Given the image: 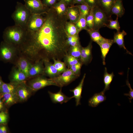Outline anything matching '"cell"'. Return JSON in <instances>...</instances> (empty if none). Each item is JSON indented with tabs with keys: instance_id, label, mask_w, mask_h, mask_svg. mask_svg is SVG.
I'll use <instances>...</instances> for the list:
<instances>
[{
	"instance_id": "obj_1",
	"label": "cell",
	"mask_w": 133,
	"mask_h": 133,
	"mask_svg": "<svg viewBox=\"0 0 133 133\" xmlns=\"http://www.w3.org/2000/svg\"><path fill=\"white\" fill-rule=\"evenodd\" d=\"M45 15V21L39 29L32 32L27 31L23 48L36 60H61L68 53L70 47L67 43L65 29L68 19L66 15H58L52 7Z\"/></svg>"
},
{
	"instance_id": "obj_2",
	"label": "cell",
	"mask_w": 133,
	"mask_h": 133,
	"mask_svg": "<svg viewBox=\"0 0 133 133\" xmlns=\"http://www.w3.org/2000/svg\"><path fill=\"white\" fill-rule=\"evenodd\" d=\"M27 30L19 26L15 25L7 27L3 34L4 41L15 46L21 45L26 39Z\"/></svg>"
},
{
	"instance_id": "obj_3",
	"label": "cell",
	"mask_w": 133,
	"mask_h": 133,
	"mask_svg": "<svg viewBox=\"0 0 133 133\" xmlns=\"http://www.w3.org/2000/svg\"><path fill=\"white\" fill-rule=\"evenodd\" d=\"M32 14L25 4L17 2L15 9L11 17L15 25L26 29L27 25Z\"/></svg>"
},
{
	"instance_id": "obj_4",
	"label": "cell",
	"mask_w": 133,
	"mask_h": 133,
	"mask_svg": "<svg viewBox=\"0 0 133 133\" xmlns=\"http://www.w3.org/2000/svg\"><path fill=\"white\" fill-rule=\"evenodd\" d=\"M44 75L35 77L29 82L28 86L32 92H35L46 87L57 85L51 78H47Z\"/></svg>"
},
{
	"instance_id": "obj_5",
	"label": "cell",
	"mask_w": 133,
	"mask_h": 133,
	"mask_svg": "<svg viewBox=\"0 0 133 133\" xmlns=\"http://www.w3.org/2000/svg\"><path fill=\"white\" fill-rule=\"evenodd\" d=\"M94 17L93 29L99 30L103 27L106 26L109 19L108 14L104 11L99 6L93 9Z\"/></svg>"
},
{
	"instance_id": "obj_6",
	"label": "cell",
	"mask_w": 133,
	"mask_h": 133,
	"mask_svg": "<svg viewBox=\"0 0 133 133\" xmlns=\"http://www.w3.org/2000/svg\"><path fill=\"white\" fill-rule=\"evenodd\" d=\"M78 77L70 68H67L59 76L52 79L57 86L62 88L68 85Z\"/></svg>"
},
{
	"instance_id": "obj_7",
	"label": "cell",
	"mask_w": 133,
	"mask_h": 133,
	"mask_svg": "<svg viewBox=\"0 0 133 133\" xmlns=\"http://www.w3.org/2000/svg\"><path fill=\"white\" fill-rule=\"evenodd\" d=\"M23 0L25 6L32 14H45L50 8L44 5L41 0Z\"/></svg>"
},
{
	"instance_id": "obj_8",
	"label": "cell",
	"mask_w": 133,
	"mask_h": 133,
	"mask_svg": "<svg viewBox=\"0 0 133 133\" xmlns=\"http://www.w3.org/2000/svg\"><path fill=\"white\" fill-rule=\"evenodd\" d=\"M44 14H32L26 26L27 30L32 32L39 29L43 25L45 20V16L44 17L43 16Z\"/></svg>"
},
{
	"instance_id": "obj_9",
	"label": "cell",
	"mask_w": 133,
	"mask_h": 133,
	"mask_svg": "<svg viewBox=\"0 0 133 133\" xmlns=\"http://www.w3.org/2000/svg\"><path fill=\"white\" fill-rule=\"evenodd\" d=\"M16 46L2 42L0 45V58L3 61H8L12 58Z\"/></svg>"
},
{
	"instance_id": "obj_10",
	"label": "cell",
	"mask_w": 133,
	"mask_h": 133,
	"mask_svg": "<svg viewBox=\"0 0 133 133\" xmlns=\"http://www.w3.org/2000/svg\"><path fill=\"white\" fill-rule=\"evenodd\" d=\"M32 92L25 82L17 85L16 93L19 101H23L26 100L30 97Z\"/></svg>"
},
{
	"instance_id": "obj_11",
	"label": "cell",
	"mask_w": 133,
	"mask_h": 133,
	"mask_svg": "<svg viewBox=\"0 0 133 133\" xmlns=\"http://www.w3.org/2000/svg\"><path fill=\"white\" fill-rule=\"evenodd\" d=\"M44 66L43 59L38 60L31 65L28 73L29 77H34L44 75Z\"/></svg>"
},
{
	"instance_id": "obj_12",
	"label": "cell",
	"mask_w": 133,
	"mask_h": 133,
	"mask_svg": "<svg viewBox=\"0 0 133 133\" xmlns=\"http://www.w3.org/2000/svg\"><path fill=\"white\" fill-rule=\"evenodd\" d=\"M28 78L26 75L18 68L13 69L9 77L10 83L16 85L25 82Z\"/></svg>"
},
{
	"instance_id": "obj_13",
	"label": "cell",
	"mask_w": 133,
	"mask_h": 133,
	"mask_svg": "<svg viewBox=\"0 0 133 133\" xmlns=\"http://www.w3.org/2000/svg\"><path fill=\"white\" fill-rule=\"evenodd\" d=\"M48 93L51 101L55 103H66L72 99V97H68L62 92V88H60V90L57 92L53 93L48 91Z\"/></svg>"
},
{
	"instance_id": "obj_14",
	"label": "cell",
	"mask_w": 133,
	"mask_h": 133,
	"mask_svg": "<svg viewBox=\"0 0 133 133\" xmlns=\"http://www.w3.org/2000/svg\"><path fill=\"white\" fill-rule=\"evenodd\" d=\"M44 66V75L52 79L56 77L61 74L54 66L53 63L48 60L43 59Z\"/></svg>"
},
{
	"instance_id": "obj_15",
	"label": "cell",
	"mask_w": 133,
	"mask_h": 133,
	"mask_svg": "<svg viewBox=\"0 0 133 133\" xmlns=\"http://www.w3.org/2000/svg\"><path fill=\"white\" fill-rule=\"evenodd\" d=\"M92 45L90 42L86 47H82L80 60L83 64L86 65L91 61L92 59L91 52Z\"/></svg>"
},
{
	"instance_id": "obj_16",
	"label": "cell",
	"mask_w": 133,
	"mask_h": 133,
	"mask_svg": "<svg viewBox=\"0 0 133 133\" xmlns=\"http://www.w3.org/2000/svg\"><path fill=\"white\" fill-rule=\"evenodd\" d=\"M114 43L113 39L104 38L98 44L100 46L102 54V63L105 65V59L106 55L113 44Z\"/></svg>"
},
{
	"instance_id": "obj_17",
	"label": "cell",
	"mask_w": 133,
	"mask_h": 133,
	"mask_svg": "<svg viewBox=\"0 0 133 133\" xmlns=\"http://www.w3.org/2000/svg\"><path fill=\"white\" fill-rule=\"evenodd\" d=\"M81 14L78 8L75 5L67 7L66 15L70 22L75 24L79 19Z\"/></svg>"
},
{
	"instance_id": "obj_18",
	"label": "cell",
	"mask_w": 133,
	"mask_h": 133,
	"mask_svg": "<svg viewBox=\"0 0 133 133\" xmlns=\"http://www.w3.org/2000/svg\"><path fill=\"white\" fill-rule=\"evenodd\" d=\"M85 76L86 74L85 73L78 85L74 89L70 90V91L73 93V95L72 96V98H74L75 99L76 106L81 104L80 100L82 98L81 95Z\"/></svg>"
},
{
	"instance_id": "obj_19",
	"label": "cell",
	"mask_w": 133,
	"mask_h": 133,
	"mask_svg": "<svg viewBox=\"0 0 133 133\" xmlns=\"http://www.w3.org/2000/svg\"><path fill=\"white\" fill-rule=\"evenodd\" d=\"M105 92L103 91L101 92L96 93L91 97L89 100V105L95 107L97 106L100 104L105 101L106 97L104 95Z\"/></svg>"
},
{
	"instance_id": "obj_20",
	"label": "cell",
	"mask_w": 133,
	"mask_h": 133,
	"mask_svg": "<svg viewBox=\"0 0 133 133\" xmlns=\"http://www.w3.org/2000/svg\"><path fill=\"white\" fill-rule=\"evenodd\" d=\"M125 9L124 8L122 0H116L111 9L110 13L112 14L116 15L118 17H121L124 15Z\"/></svg>"
},
{
	"instance_id": "obj_21",
	"label": "cell",
	"mask_w": 133,
	"mask_h": 133,
	"mask_svg": "<svg viewBox=\"0 0 133 133\" xmlns=\"http://www.w3.org/2000/svg\"><path fill=\"white\" fill-rule=\"evenodd\" d=\"M127 35L126 33L124 31L121 32H117L114 35L113 40L114 43L116 44L120 47L123 48L126 50L127 53L132 55L125 46L124 44V37Z\"/></svg>"
},
{
	"instance_id": "obj_22",
	"label": "cell",
	"mask_w": 133,
	"mask_h": 133,
	"mask_svg": "<svg viewBox=\"0 0 133 133\" xmlns=\"http://www.w3.org/2000/svg\"><path fill=\"white\" fill-rule=\"evenodd\" d=\"M2 94V101L7 106H11L16 103L18 101L16 92Z\"/></svg>"
},
{
	"instance_id": "obj_23",
	"label": "cell",
	"mask_w": 133,
	"mask_h": 133,
	"mask_svg": "<svg viewBox=\"0 0 133 133\" xmlns=\"http://www.w3.org/2000/svg\"><path fill=\"white\" fill-rule=\"evenodd\" d=\"M52 7L59 15L63 16L66 15L68 6L63 0H59Z\"/></svg>"
},
{
	"instance_id": "obj_24",
	"label": "cell",
	"mask_w": 133,
	"mask_h": 133,
	"mask_svg": "<svg viewBox=\"0 0 133 133\" xmlns=\"http://www.w3.org/2000/svg\"><path fill=\"white\" fill-rule=\"evenodd\" d=\"M31 64L25 58H20L17 63V68L25 73L28 78V73Z\"/></svg>"
},
{
	"instance_id": "obj_25",
	"label": "cell",
	"mask_w": 133,
	"mask_h": 133,
	"mask_svg": "<svg viewBox=\"0 0 133 133\" xmlns=\"http://www.w3.org/2000/svg\"><path fill=\"white\" fill-rule=\"evenodd\" d=\"M115 0H99L98 6L104 11L108 14L110 11Z\"/></svg>"
},
{
	"instance_id": "obj_26",
	"label": "cell",
	"mask_w": 133,
	"mask_h": 133,
	"mask_svg": "<svg viewBox=\"0 0 133 133\" xmlns=\"http://www.w3.org/2000/svg\"><path fill=\"white\" fill-rule=\"evenodd\" d=\"M65 31L67 34L70 35L79 34L80 31L78 29L74 23L69 21L66 22L65 26Z\"/></svg>"
},
{
	"instance_id": "obj_27",
	"label": "cell",
	"mask_w": 133,
	"mask_h": 133,
	"mask_svg": "<svg viewBox=\"0 0 133 133\" xmlns=\"http://www.w3.org/2000/svg\"><path fill=\"white\" fill-rule=\"evenodd\" d=\"M17 85L11 83H4L0 87V93L2 94L16 92Z\"/></svg>"
},
{
	"instance_id": "obj_28",
	"label": "cell",
	"mask_w": 133,
	"mask_h": 133,
	"mask_svg": "<svg viewBox=\"0 0 133 133\" xmlns=\"http://www.w3.org/2000/svg\"><path fill=\"white\" fill-rule=\"evenodd\" d=\"M87 31L89 34L92 40L98 44L100 43L104 38L100 34L99 30L93 29H88Z\"/></svg>"
},
{
	"instance_id": "obj_29",
	"label": "cell",
	"mask_w": 133,
	"mask_h": 133,
	"mask_svg": "<svg viewBox=\"0 0 133 133\" xmlns=\"http://www.w3.org/2000/svg\"><path fill=\"white\" fill-rule=\"evenodd\" d=\"M114 75L113 72L111 74L108 73L107 69L105 68L103 81L105 85L104 89L103 91L104 92L109 90L110 85L112 82Z\"/></svg>"
},
{
	"instance_id": "obj_30",
	"label": "cell",
	"mask_w": 133,
	"mask_h": 133,
	"mask_svg": "<svg viewBox=\"0 0 133 133\" xmlns=\"http://www.w3.org/2000/svg\"><path fill=\"white\" fill-rule=\"evenodd\" d=\"M82 47L80 44L74 46L70 47L68 53L80 59Z\"/></svg>"
},
{
	"instance_id": "obj_31",
	"label": "cell",
	"mask_w": 133,
	"mask_h": 133,
	"mask_svg": "<svg viewBox=\"0 0 133 133\" xmlns=\"http://www.w3.org/2000/svg\"><path fill=\"white\" fill-rule=\"evenodd\" d=\"M78 29L80 31L83 30L88 29L86 22V17L81 14L77 22L75 24Z\"/></svg>"
},
{
	"instance_id": "obj_32",
	"label": "cell",
	"mask_w": 133,
	"mask_h": 133,
	"mask_svg": "<svg viewBox=\"0 0 133 133\" xmlns=\"http://www.w3.org/2000/svg\"><path fill=\"white\" fill-rule=\"evenodd\" d=\"M63 59L64 62L68 68L72 65L77 63L80 61L79 59L72 56L68 53L64 56Z\"/></svg>"
},
{
	"instance_id": "obj_33",
	"label": "cell",
	"mask_w": 133,
	"mask_h": 133,
	"mask_svg": "<svg viewBox=\"0 0 133 133\" xmlns=\"http://www.w3.org/2000/svg\"><path fill=\"white\" fill-rule=\"evenodd\" d=\"M67 43L69 47H73L80 44L79 34L70 35L67 34Z\"/></svg>"
},
{
	"instance_id": "obj_34",
	"label": "cell",
	"mask_w": 133,
	"mask_h": 133,
	"mask_svg": "<svg viewBox=\"0 0 133 133\" xmlns=\"http://www.w3.org/2000/svg\"><path fill=\"white\" fill-rule=\"evenodd\" d=\"M52 60L53 61V64L54 66L60 74L64 71L67 68L64 62L61 61V60L54 59Z\"/></svg>"
},
{
	"instance_id": "obj_35",
	"label": "cell",
	"mask_w": 133,
	"mask_h": 133,
	"mask_svg": "<svg viewBox=\"0 0 133 133\" xmlns=\"http://www.w3.org/2000/svg\"><path fill=\"white\" fill-rule=\"evenodd\" d=\"M117 17L116 19L115 20L110 18L106 26L110 29H115L117 32H119L120 31V28L118 20V17Z\"/></svg>"
},
{
	"instance_id": "obj_36",
	"label": "cell",
	"mask_w": 133,
	"mask_h": 133,
	"mask_svg": "<svg viewBox=\"0 0 133 133\" xmlns=\"http://www.w3.org/2000/svg\"><path fill=\"white\" fill-rule=\"evenodd\" d=\"M87 26L88 29H93L94 23V17L93 9H91L88 15L86 17Z\"/></svg>"
},
{
	"instance_id": "obj_37",
	"label": "cell",
	"mask_w": 133,
	"mask_h": 133,
	"mask_svg": "<svg viewBox=\"0 0 133 133\" xmlns=\"http://www.w3.org/2000/svg\"><path fill=\"white\" fill-rule=\"evenodd\" d=\"M75 6L79 8L81 14L86 17L88 14L91 9L89 6L86 3L77 4Z\"/></svg>"
},
{
	"instance_id": "obj_38",
	"label": "cell",
	"mask_w": 133,
	"mask_h": 133,
	"mask_svg": "<svg viewBox=\"0 0 133 133\" xmlns=\"http://www.w3.org/2000/svg\"><path fill=\"white\" fill-rule=\"evenodd\" d=\"M83 65L80 61L77 63L70 66L69 68L75 75L79 77L80 74L81 70Z\"/></svg>"
},
{
	"instance_id": "obj_39",
	"label": "cell",
	"mask_w": 133,
	"mask_h": 133,
	"mask_svg": "<svg viewBox=\"0 0 133 133\" xmlns=\"http://www.w3.org/2000/svg\"><path fill=\"white\" fill-rule=\"evenodd\" d=\"M43 4L47 7L50 8L59 1V0H41Z\"/></svg>"
},
{
	"instance_id": "obj_40",
	"label": "cell",
	"mask_w": 133,
	"mask_h": 133,
	"mask_svg": "<svg viewBox=\"0 0 133 133\" xmlns=\"http://www.w3.org/2000/svg\"><path fill=\"white\" fill-rule=\"evenodd\" d=\"M99 0H85L86 4L88 5L91 9H93L98 6Z\"/></svg>"
},
{
	"instance_id": "obj_41",
	"label": "cell",
	"mask_w": 133,
	"mask_h": 133,
	"mask_svg": "<svg viewBox=\"0 0 133 133\" xmlns=\"http://www.w3.org/2000/svg\"><path fill=\"white\" fill-rule=\"evenodd\" d=\"M8 119V116L6 113L3 111L0 112V123H5L7 122Z\"/></svg>"
},
{
	"instance_id": "obj_42",
	"label": "cell",
	"mask_w": 133,
	"mask_h": 133,
	"mask_svg": "<svg viewBox=\"0 0 133 133\" xmlns=\"http://www.w3.org/2000/svg\"><path fill=\"white\" fill-rule=\"evenodd\" d=\"M126 83L127 85L129 88L130 91L128 94H125L124 95L129 97L128 98L130 101L131 102V100L133 98V90L131 87V85L129 82L128 79L126 81Z\"/></svg>"
},
{
	"instance_id": "obj_43",
	"label": "cell",
	"mask_w": 133,
	"mask_h": 133,
	"mask_svg": "<svg viewBox=\"0 0 133 133\" xmlns=\"http://www.w3.org/2000/svg\"><path fill=\"white\" fill-rule=\"evenodd\" d=\"M66 4L68 7L74 5V0H62Z\"/></svg>"
},
{
	"instance_id": "obj_44",
	"label": "cell",
	"mask_w": 133,
	"mask_h": 133,
	"mask_svg": "<svg viewBox=\"0 0 133 133\" xmlns=\"http://www.w3.org/2000/svg\"><path fill=\"white\" fill-rule=\"evenodd\" d=\"M74 4H85V0H74Z\"/></svg>"
},
{
	"instance_id": "obj_45",
	"label": "cell",
	"mask_w": 133,
	"mask_h": 133,
	"mask_svg": "<svg viewBox=\"0 0 133 133\" xmlns=\"http://www.w3.org/2000/svg\"><path fill=\"white\" fill-rule=\"evenodd\" d=\"M3 104L2 101H1L0 98V111L3 109Z\"/></svg>"
},
{
	"instance_id": "obj_46",
	"label": "cell",
	"mask_w": 133,
	"mask_h": 133,
	"mask_svg": "<svg viewBox=\"0 0 133 133\" xmlns=\"http://www.w3.org/2000/svg\"><path fill=\"white\" fill-rule=\"evenodd\" d=\"M5 126H2L0 127V133H3V130Z\"/></svg>"
},
{
	"instance_id": "obj_47",
	"label": "cell",
	"mask_w": 133,
	"mask_h": 133,
	"mask_svg": "<svg viewBox=\"0 0 133 133\" xmlns=\"http://www.w3.org/2000/svg\"><path fill=\"white\" fill-rule=\"evenodd\" d=\"M4 82L2 81L0 77V87L1 86Z\"/></svg>"
},
{
	"instance_id": "obj_48",
	"label": "cell",
	"mask_w": 133,
	"mask_h": 133,
	"mask_svg": "<svg viewBox=\"0 0 133 133\" xmlns=\"http://www.w3.org/2000/svg\"><path fill=\"white\" fill-rule=\"evenodd\" d=\"M7 132L6 128L5 126L3 130V133H6Z\"/></svg>"
},
{
	"instance_id": "obj_49",
	"label": "cell",
	"mask_w": 133,
	"mask_h": 133,
	"mask_svg": "<svg viewBox=\"0 0 133 133\" xmlns=\"http://www.w3.org/2000/svg\"></svg>"
},
{
	"instance_id": "obj_50",
	"label": "cell",
	"mask_w": 133,
	"mask_h": 133,
	"mask_svg": "<svg viewBox=\"0 0 133 133\" xmlns=\"http://www.w3.org/2000/svg\"></svg>"
}]
</instances>
